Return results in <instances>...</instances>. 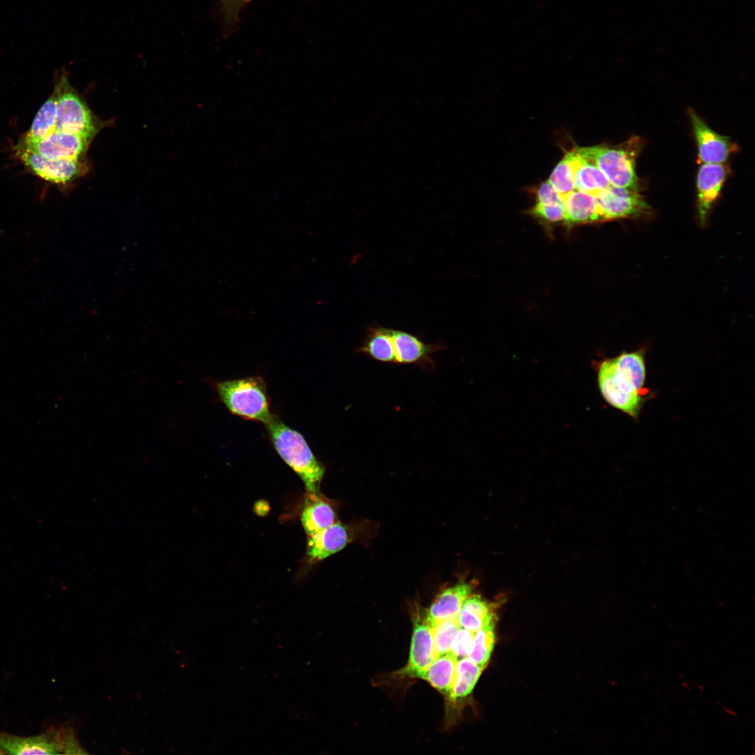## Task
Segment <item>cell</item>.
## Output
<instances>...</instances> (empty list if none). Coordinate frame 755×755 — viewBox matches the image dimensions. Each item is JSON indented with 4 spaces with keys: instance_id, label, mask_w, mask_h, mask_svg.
<instances>
[{
    "instance_id": "6da1fadb",
    "label": "cell",
    "mask_w": 755,
    "mask_h": 755,
    "mask_svg": "<svg viewBox=\"0 0 755 755\" xmlns=\"http://www.w3.org/2000/svg\"><path fill=\"white\" fill-rule=\"evenodd\" d=\"M266 425L275 451L299 475L307 492H319L325 467L312 453L303 436L273 415Z\"/></svg>"
},
{
    "instance_id": "7a4b0ae2",
    "label": "cell",
    "mask_w": 755,
    "mask_h": 755,
    "mask_svg": "<svg viewBox=\"0 0 755 755\" xmlns=\"http://www.w3.org/2000/svg\"><path fill=\"white\" fill-rule=\"evenodd\" d=\"M642 145V139L633 136L615 147L600 145L575 147L573 150L587 161L599 168L612 186L638 191L639 185L635 164Z\"/></svg>"
},
{
    "instance_id": "3957f363",
    "label": "cell",
    "mask_w": 755,
    "mask_h": 755,
    "mask_svg": "<svg viewBox=\"0 0 755 755\" xmlns=\"http://www.w3.org/2000/svg\"><path fill=\"white\" fill-rule=\"evenodd\" d=\"M214 387L221 401L233 415L265 424L271 418L266 384L261 378L217 382Z\"/></svg>"
},
{
    "instance_id": "277c9868",
    "label": "cell",
    "mask_w": 755,
    "mask_h": 755,
    "mask_svg": "<svg viewBox=\"0 0 755 755\" xmlns=\"http://www.w3.org/2000/svg\"><path fill=\"white\" fill-rule=\"evenodd\" d=\"M56 85L58 102L55 129L78 135L91 143L106 122L93 113L65 75Z\"/></svg>"
},
{
    "instance_id": "5b68a950",
    "label": "cell",
    "mask_w": 755,
    "mask_h": 755,
    "mask_svg": "<svg viewBox=\"0 0 755 755\" xmlns=\"http://www.w3.org/2000/svg\"><path fill=\"white\" fill-rule=\"evenodd\" d=\"M16 157L34 175L57 185H67L82 175L87 170L85 158L52 159L41 156L21 143L15 147Z\"/></svg>"
},
{
    "instance_id": "8992f818",
    "label": "cell",
    "mask_w": 755,
    "mask_h": 755,
    "mask_svg": "<svg viewBox=\"0 0 755 755\" xmlns=\"http://www.w3.org/2000/svg\"><path fill=\"white\" fill-rule=\"evenodd\" d=\"M603 222L648 217L651 208L638 191L610 186L595 194Z\"/></svg>"
},
{
    "instance_id": "52a82bcc",
    "label": "cell",
    "mask_w": 755,
    "mask_h": 755,
    "mask_svg": "<svg viewBox=\"0 0 755 755\" xmlns=\"http://www.w3.org/2000/svg\"><path fill=\"white\" fill-rule=\"evenodd\" d=\"M394 364L415 365L430 373L435 371L436 364L432 354L446 346L441 342L427 344L408 332L390 329Z\"/></svg>"
},
{
    "instance_id": "ba28073f",
    "label": "cell",
    "mask_w": 755,
    "mask_h": 755,
    "mask_svg": "<svg viewBox=\"0 0 755 755\" xmlns=\"http://www.w3.org/2000/svg\"><path fill=\"white\" fill-rule=\"evenodd\" d=\"M436 658L432 626L427 619L425 610H419L413 618L408 663L399 673L404 676L419 678Z\"/></svg>"
},
{
    "instance_id": "9c48e42d",
    "label": "cell",
    "mask_w": 755,
    "mask_h": 755,
    "mask_svg": "<svg viewBox=\"0 0 755 755\" xmlns=\"http://www.w3.org/2000/svg\"><path fill=\"white\" fill-rule=\"evenodd\" d=\"M24 147L52 159H78L85 157L90 144L82 137L55 129L40 139L19 141Z\"/></svg>"
},
{
    "instance_id": "30bf717a",
    "label": "cell",
    "mask_w": 755,
    "mask_h": 755,
    "mask_svg": "<svg viewBox=\"0 0 755 755\" xmlns=\"http://www.w3.org/2000/svg\"><path fill=\"white\" fill-rule=\"evenodd\" d=\"M607 361L617 387L629 393H648L645 388L646 365L643 350L623 352L614 358H608Z\"/></svg>"
},
{
    "instance_id": "8fae6325",
    "label": "cell",
    "mask_w": 755,
    "mask_h": 755,
    "mask_svg": "<svg viewBox=\"0 0 755 755\" xmlns=\"http://www.w3.org/2000/svg\"><path fill=\"white\" fill-rule=\"evenodd\" d=\"M698 145V159L703 164H724L738 150L728 137L721 136L710 127L693 110H689Z\"/></svg>"
},
{
    "instance_id": "7c38bea8",
    "label": "cell",
    "mask_w": 755,
    "mask_h": 755,
    "mask_svg": "<svg viewBox=\"0 0 755 755\" xmlns=\"http://www.w3.org/2000/svg\"><path fill=\"white\" fill-rule=\"evenodd\" d=\"M0 749L9 754H55L62 753V727L31 736L0 733Z\"/></svg>"
},
{
    "instance_id": "4fadbf2b",
    "label": "cell",
    "mask_w": 755,
    "mask_h": 755,
    "mask_svg": "<svg viewBox=\"0 0 755 755\" xmlns=\"http://www.w3.org/2000/svg\"><path fill=\"white\" fill-rule=\"evenodd\" d=\"M728 172V166L724 164H703L699 168L696 187L700 224L705 223L709 211L720 194Z\"/></svg>"
},
{
    "instance_id": "5bb4252c",
    "label": "cell",
    "mask_w": 755,
    "mask_h": 755,
    "mask_svg": "<svg viewBox=\"0 0 755 755\" xmlns=\"http://www.w3.org/2000/svg\"><path fill=\"white\" fill-rule=\"evenodd\" d=\"M597 371L598 387L604 399L614 408L637 419L647 399L646 394L626 392L617 387L610 374L607 359L598 364Z\"/></svg>"
},
{
    "instance_id": "9a60e30c",
    "label": "cell",
    "mask_w": 755,
    "mask_h": 755,
    "mask_svg": "<svg viewBox=\"0 0 755 755\" xmlns=\"http://www.w3.org/2000/svg\"><path fill=\"white\" fill-rule=\"evenodd\" d=\"M350 541L346 525L334 522L315 535L308 537L306 559L314 563L343 549Z\"/></svg>"
},
{
    "instance_id": "2e32d148",
    "label": "cell",
    "mask_w": 755,
    "mask_h": 755,
    "mask_svg": "<svg viewBox=\"0 0 755 755\" xmlns=\"http://www.w3.org/2000/svg\"><path fill=\"white\" fill-rule=\"evenodd\" d=\"M473 587L467 582H459L445 589L425 610L431 626L444 621H454L466 598L472 593Z\"/></svg>"
},
{
    "instance_id": "e0dca14e",
    "label": "cell",
    "mask_w": 755,
    "mask_h": 755,
    "mask_svg": "<svg viewBox=\"0 0 755 755\" xmlns=\"http://www.w3.org/2000/svg\"><path fill=\"white\" fill-rule=\"evenodd\" d=\"M563 201V224L568 227L603 222L595 195L575 189L566 196Z\"/></svg>"
},
{
    "instance_id": "ac0fdd59",
    "label": "cell",
    "mask_w": 755,
    "mask_h": 755,
    "mask_svg": "<svg viewBox=\"0 0 755 755\" xmlns=\"http://www.w3.org/2000/svg\"><path fill=\"white\" fill-rule=\"evenodd\" d=\"M332 505L319 492H308L303 506L301 522L308 537L312 536L336 522Z\"/></svg>"
},
{
    "instance_id": "d6986e66",
    "label": "cell",
    "mask_w": 755,
    "mask_h": 755,
    "mask_svg": "<svg viewBox=\"0 0 755 755\" xmlns=\"http://www.w3.org/2000/svg\"><path fill=\"white\" fill-rule=\"evenodd\" d=\"M566 154L573 168L576 190L595 195L611 186L607 178L599 168L587 161L573 149Z\"/></svg>"
},
{
    "instance_id": "ffe728a7",
    "label": "cell",
    "mask_w": 755,
    "mask_h": 755,
    "mask_svg": "<svg viewBox=\"0 0 755 755\" xmlns=\"http://www.w3.org/2000/svg\"><path fill=\"white\" fill-rule=\"evenodd\" d=\"M494 619L491 605L480 595L470 594L463 603L456 621L461 628L476 633Z\"/></svg>"
},
{
    "instance_id": "44dd1931",
    "label": "cell",
    "mask_w": 755,
    "mask_h": 755,
    "mask_svg": "<svg viewBox=\"0 0 755 755\" xmlns=\"http://www.w3.org/2000/svg\"><path fill=\"white\" fill-rule=\"evenodd\" d=\"M457 659L450 652L437 656L420 676L448 699L455 676Z\"/></svg>"
},
{
    "instance_id": "7402d4cb",
    "label": "cell",
    "mask_w": 755,
    "mask_h": 755,
    "mask_svg": "<svg viewBox=\"0 0 755 755\" xmlns=\"http://www.w3.org/2000/svg\"><path fill=\"white\" fill-rule=\"evenodd\" d=\"M356 352L384 364H394L390 329L380 325L370 326L362 343Z\"/></svg>"
},
{
    "instance_id": "603a6c76",
    "label": "cell",
    "mask_w": 755,
    "mask_h": 755,
    "mask_svg": "<svg viewBox=\"0 0 755 755\" xmlns=\"http://www.w3.org/2000/svg\"><path fill=\"white\" fill-rule=\"evenodd\" d=\"M58 88H55L36 115L28 131L22 136L24 141H34L45 137L56 129Z\"/></svg>"
},
{
    "instance_id": "cb8c5ba5",
    "label": "cell",
    "mask_w": 755,
    "mask_h": 755,
    "mask_svg": "<svg viewBox=\"0 0 755 755\" xmlns=\"http://www.w3.org/2000/svg\"><path fill=\"white\" fill-rule=\"evenodd\" d=\"M483 668L473 662L468 657L457 660L455 676L449 699L457 700L468 696L474 689Z\"/></svg>"
},
{
    "instance_id": "d4e9b609",
    "label": "cell",
    "mask_w": 755,
    "mask_h": 755,
    "mask_svg": "<svg viewBox=\"0 0 755 755\" xmlns=\"http://www.w3.org/2000/svg\"><path fill=\"white\" fill-rule=\"evenodd\" d=\"M496 620L491 621L475 633L468 657L475 664L486 668L495 644Z\"/></svg>"
},
{
    "instance_id": "484cf974",
    "label": "cell",
    "mask_w": 755,
    "mask_h": 755,
    "mask_svg": "<svg viewBox=\"0 0 755 755\" xmlns=\"http://www.w3.org/2000/svg\"><path fill=\"white\" fill-rule=\"evenodd\" d=\"M547 181L562 199L575 190L573 168L566 154L553 170Z\"/></svg>"
},
{
    "instance_id": "4316f807",
    "label": "cell",
    "mask_w": 755,
    "mask_h": 755,
    "mask_svg": "<svg viewBox=\"0 0 755 755\" xmlns=\"http://www.w3.org/2000/svg\"><path fill=\"white\" fill-rule=\"evenodd\" d=\"M460 628L456 620L441 621L432 627L436 656L450 652L453 641Z\"/></svg>"
},
{
    "instance_id": "83f0119b",
    "label": "cell",
    "mask_w": 755,
    "mask_h": 755,
    "mask_svg": "<svg viewBox=\"0 0 755 755\" xmlns=\"http://www.w3.org/2000/svg\"><path fill=\"white\" fill-rule=\"evenodd\" d=\"M529 213L544 224H557L564 220L565 206L563 203H535Z\"/></svg>"
},
{
    "instance_id": "f1b7e54d",
    "label": "cell",
    "mask_w": 755,
    "mask_h": 755,
    "mask_svg": "<svg viewBox=\"0 0 755 755\" xmlns=\"http://www.w3.org/2000/svg\"><path fill=\"white\" fill-rule=\"evenodd\" d=\"M475 633L466 628H460L451 647L450 652L459 660L468 657Z\"/></svg>"
},
{
    "instance_id": "f546056e",
    "label": "cell",
    "mask_w": 755,
    "mask_h": 755,
    "mask_svg": "<svg viewBox=\"0 0 755 755\" xmlns=\"http://www.w3.org/2000/svg\"><path fill=\"white\" fill-rule=\"evenodd\" d=\"M62 753L86 754L79 744L72 728L62 727Z\"/></svg>"
},
{
    "instance_id": "4dcf8cb0",
    "label": "cell",
    "mask_w": 755,
    "mask_h": 755,
    "mask_svg": "<svg viewBox=\"0 0 755 755\" xmlns=\"http://www.w3.org/2000/svg\"><path fill=\"white\" fill-rule=\"evenodd\" d=\"M535 196L536 203L547 204L563 203L560 195L556 192L548 181L540 185L535 192Z\"/></svg>"
}]
</instances>
